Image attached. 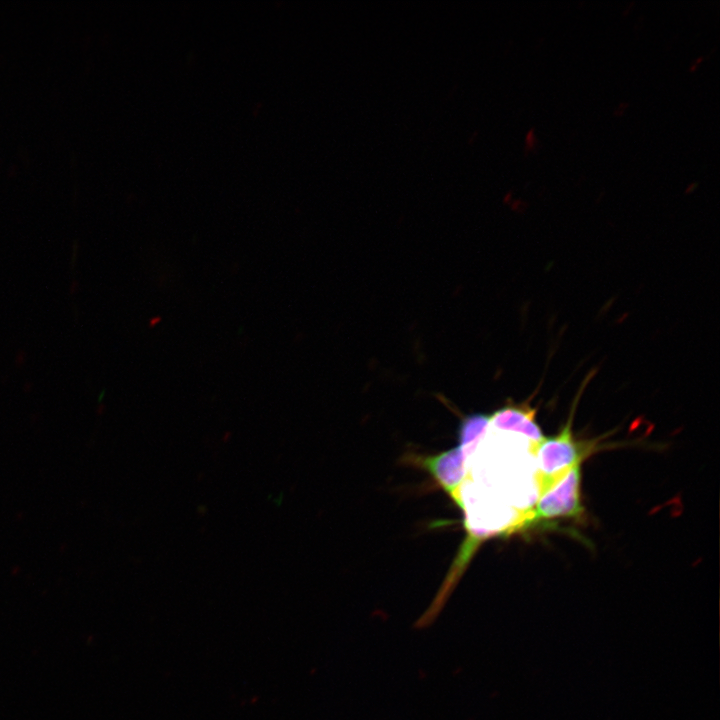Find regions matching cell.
Wrapping results in <instances>:
<instances>
[{"instance_id":"3957f363","label":"cell","mask_w":720,"mask_h":720,"mask_svg":"<svg viewBox=\"0 0 720 720\" xmlns=\"http://www.w3.org/2000/svg\"><path fill=\"white\" fill-rule=\"evenodd\" d=\"M536 410L527 405H510L489 414L491 421L499 428L515 431L535 443H541L543 435L535 420Z\"/></svg>"},{"instance_id":"6da1fadb","label":"cell","mask_w":720,"mask_h":720,"mask_svg":"<svg viewBox=\"0 0 720 720\" xmlns=\"http://www.w3.org/2000/svg\"><path fill=\"white\" fill-rule=\"evenodd\" d=\"M571 419L559 434L545 438L537 448L535 480L539 498L559 483L575 464L583 462L591 452V446L586 447L574 439Z\"/></svg>"},{"instance_id":"7a4b0ae2","label":"cell","mask_w":720,"mask_h":720,"mask_svg":"<svg viewBox=\"0 0 720 720\" xmlns=\"http://www.w3.org/2000/svg\"><path fill=\"white\" fill-rule=\"evenodd\" d=\"M581 466L582 462L575 464L559 483L537 500L531 529L558 518L577 519L583 515Z\"/></svg>"}]
</instances>
